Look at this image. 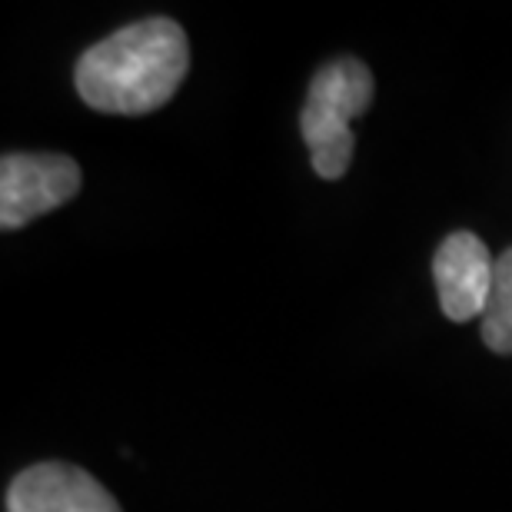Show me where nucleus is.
Segmentation results:
<instances>
[{
    "label": "nucleus",
    "mask_w": 512,
    "mask_h": 512,
    "mask_svg": "<svg viewBox=\"0 0 512 512\" xmlns=\"http://www.w3.org/2000/svg\"><path fill=\"white\" fill-rule=\"evenodd\" d=\"M483 343L499 356L512 353V247L496 260L493 293L483 313Z\"/></svg>",
    "instance_id": "nucleus-6"
},
{
    "label": "nucleus",
    "mask_w": 512,
    "mask_h": 512,
    "mask_svg": "<svg viewBox=\"0 0 512 512\" xmlns=\"http://www.w3.org/2000/svg\"><path fill=\"white\" fill-rule=\"evenodd\" d=\"M80 193V167L64 153H4L0 160V230L64 207Z\"/></svg>",
    "instance_id": "nucleus-3"
},
{
    "label": "nucleus",
    "mask_w": 512,
    "mask_h": 512,
    "mask_svg": "<svg viewBox=\"0 0 512 512\" xmlns=\"http://www.w3.org/2000/svg\"><path fill=\"white\" fill-rule=\"evenodd\" d=\"M373 94L376 80L370 67L353 57L333 60V64L316 70L300 117V130L306 147H310L313 170L323 180H340L350 170L356 150L350 124L370 110Z\"/></svg>",
    "instance_id": "nucleus-2"
},
{
    "label": "nucleus",
    "mask_w": 512,
    "mask_h": 512,
    "mask_svg": "<svg viewBox=\"0 0 512 512\" xmlns=\"http://www.w3.org/2000/svg\"><path fill=\"white\" fill-rule=\"evenodd\" d=\"M7 512H120L94 476L70 463H37L14 476Z\"/></svg>",
    "instance_id": "nucleus-5"
},
{
    "label": "nucleus",
    "mask_w": 512,
    "mask_h": 512,
    "mask_svg": "<svg viewBox=\"0 0 512 512\" xmlns=\"http://www.w3.org/2000/svg\"><path fill=\"white\" fill-rule=\"evenodd\" d=\"M493 253L476 233L459 230L439 243L433 256V276L439 306L453 323L476 320L486 313L489 293H493Z\"/></svg>",
    "instance_id": "nucleus-4"
},
{
    "label": "nucleus",
    "mask_w": 512,
    "mask_h": 512,
    "mask_svg": "<svg viewBox=\"0 0 512 512\" xmlns=\"http://www.w3.org/2000/svg\"><path fill=\"white\" fill-rule=\"evenodd\" d=\"M190 70V44L177 20L147 17L77 60L74 84L87 107L100 114L143 117L170 104Z\"/></svg>",
    "instance_id": "nucleus-1"
}]
</instances>
